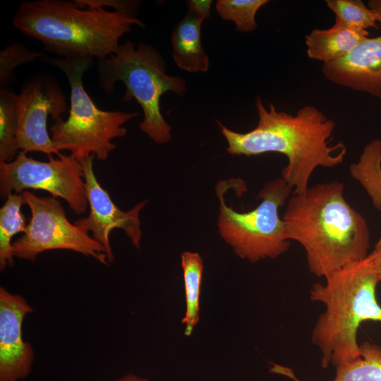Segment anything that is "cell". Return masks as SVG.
Returning <instances> with one entry per match:
<instances>
[{
  "instance_id": "6da1fadb",
  "label": "cell",
  "mask_w": 381,
  "mask_h": 381,
  "mask_svg": "<svg viewBox=\"0 0 381 381\" xmlns=\"http://www.w3.org/2000/svg\"><path fill=\"white\" fill-rule=\"evenodd\" d=\"M257 126L246 133L234 131L219 121L217 124L227 142V152L233 155L256 156L280 153L287 158L281 178L292 188L293 194L304 191L314 171L333 168L344 162L346 147L342 142L331 144L335 122L313 105H306L296 114L268 108L260 97L255 99Z\"/></svg>"
},
{
  "instance_id": "7a4b0ae2",
  "label": "cell",
  "mask_w": 381,
  "mask_h": 381,
  "mask_svg": "<svg viewBox=\"0 0 381 381\" xmlns=\"http://www.w3.org/2000/svg\"><path fill=\"white\" fill-rule=\"evenodd\" d=\"M286 205L284 237L303 247L308 270L315 276L325 279L368 256V224L347 202L342 182L308 186L292 193Z\"/></svg>"
},
{
  "instance_id": "3957f363",
  "label": "cell",
  "mask_w": 381,
  "mask_h": 381,
  "mask_svg": "<svg viewBox=\"0 0 381 381\" xmlns=\"http://www.w3.org/2000/svg\"><path fill=\"white\" fill-rule=\"evenodd\" d=\"M13 24L25 35L40 41L47 52L92 61L114 54L120 39L133 25L145 27L137 17L99 7L82 8L66 0L24 1L14 14Z\"/></svg>"
},
{
  "instance_id": "277c9868",
  "label": "cell",
  "mask_w": 381,
  "mask_h": 381,
  "mask_svg": "<svg viewBox=\"0 0 381 381\" xmlns=\"http://www.w3.org/2000/svg\"><path fill=\"white\" fill-rule=\"evenodd\" d=\"M325 279L310 289V300L325 306L312 331L311 341L320 352L322 367L332 364L336 368L361 355L357 334L363 322L381 323V306L375 296L380 281L368 257Z\"/></svg>"
},
{
  "instance_id": "5b68a950",
  "label": "cell",
  "mask_w": 381,
  "mask_h": 381,
  "mask_svg": "<svg viewBox=\"0 0 381 381\" xmlns=\"http://www.w3.org/2000/svg\"><path fill=\"white\" fill-rule=\"evenodd\" d=\"M98 82L106 94H111L115 83L121 81L126 87L122 101L135 99L143 111L140 130L157 144L169 141L171 127L161 113L160 99L167 92L183 96L186 92L185 80L166 73V64L152 46L137 45L131 41L120 44L116 52L97 63Z\"/></svg>"
},
{
  "instance_id": "8992f818",
  "label": "cell",
  "mask_w": 381,
  "mask_h": 381,
  "mask_svg": "<svg viewBox=\"0 0 381 381\" xmlns=\"http://www.w3.org/2000/svg\"><path fill=\"white\" fill-rule=\"evenodd\" d=\"M42 60L60 68L71 88V108L67 119L54 120L51 126L52 139L56 149L68 150L78 160L94 156L106 160L116 145L114 138L126 133L123 125L137 113L105 111L97 107L85 91L83 76L92 61L79 58L51 57Z\"/></svg>"
},
{
  "instance_id": "52a82bcc",
  "label": "cell",
  "mask_w": 381,
  "mask_h": 381,
  "mask_svg": "<svg viewBox=\"0 0 381 381\" xmlns=\"http://www.w3.org/2000/svg\"><path fill=\"white\" fill-rule=\"evenodd\" d=\"M222 190L219 187L217 190L220 203L218 231L238 257L255 262L277 258L289 250L291 241L284 237V223L279 210L286 204L293 190L282 178L266 183L258 195L260 204L246 212L228 207Z\"/></svg>"
},
{
  "instance_id": "ba28073f",
  "label": "cell",
  "mask_w": 381,
  "mask_h": 381,
  "mask_svg": "<svg viewBox=\"0 0 381 381\" xmlns=\"http://www.w3.org/2000/svg\"><path fill=\"white\" fill-rule=\"evenodd\" d=\"M22 194L31 217L23 235L12 243L14 257L33 261L46 250L66 249L109 265L104 246L88 232L68 221L56 198H40L28 190Z\"/></svg>"
},
{
  "instance_id": "9c48e42d",
  "label": "cell",
  "mask_w": 381,
  "mask_h": 381,
  "mask_svg": "<svg viewBox=\"0 0 381 381\" xmlns=\"http://www.w3.org/2000/svg\"><path fill=\"white\" fill-rule=\"evenodd\" d=\"M57 156L41 162L19 151L13 161L0 162L1 197L28 189L45 190L65 200L75 214L85 212L88 201L80 163L71 155L60 152Z\"/></svg>"
},
{
  "instance_id": "30bf717a",
  "label": "cell",
  "mask_w": 381,
  "mask_h": 381,
  "mask_svg": "<svg viewBox=\"0 0 381 381\" xmlns=\"http://www.w3.org/2000/svg\"><path fill=\"white\" fill-rule=\"evenodd\" d=\"M15 106L18 149L25 153L59 155L47 126L49 116L54 121L67 110L66 98L59 84L43 75L35 76L15 95Z\"/></svg>"
},
{
  "instance_id": "8fae6325",
  "label": "cell",
  "mask_w": 381,
  "mask_h": 381,
  "mask_svg": "<svg viewBox=\"0 0 381 381\" xmlns=\"http://www.w3.org/2000/svg\"><path fill=\"white\" fill-rule=\"evenodd\" d=\"M94 157L90 155L78 160L83 172L90 213L87 217L78 219L74 224L85 231L92 234V237L105 248L108 261L111 263L114 260L109 241L112 230H123L132 244L136 248H140L142 236L140 212L147 200L138 203L127 212L119 209L95 176Z\"/></svg>"
},
{
  "instance_id": "7c38bea8",
  "label": "cell",
  "mask_w": 381,
  "mask_h": 381,
  "mask_svg": "<svg viewBox=\"0 0 381 381\" xmlns=\"http://www.w3.org/2000/svg\"><path fill=\"white\" fill-rule=\"evenodd\" d=\"M32 311L27 301L0 288V381L25 379L32 370L34 351L23 338L22 325Z\"/></svg>"
},
{
  "instance_id": "4fadbf2b",
  "label": "cell",
  "mask_w": 381,
  "mask_h": 381,
  "mask_svg": "<svg viewBox=\"0 0 381 381\" xmlns=\"http://www.w3.org/2000/svg\"><path fill=\"white\" fill-rule=\"evenodd\" d=\"M329 81L381 100V36L367 37L342 58L322 67Z\"/></svg>"
},
{
  "instance_id": "5bb4252c",
  "label": "cell",
  "mask_w": 381,
  "mask_h": 381,
  "mask_svg": "<svg viewBox=\"0 0 381 381\" xmlns=\"http://www.w3.org/2000/svg\"><path fill=\"white\" fill-rule=\"evenodd\" d=\"M204 20L188 12L175 26L171 35L174 60L179 68L188 72H207L210 61L201 41Z\"/></svg>"
},
{
  "instance_id": "9a60e30c",
  "label": "cell",
  "mask_w": 381,
  "mask_h": 381,
  "mask_svg": "<svg viewBox=\"0 0 381 381\" xmlns=\"http://www.w3.org/2000/svg\"><path fill=\"white\" fill-rule=\"evenodd\" d=\"M368 30L357 31L334 25L328 29H314L305 37L309 59L323 64L339 59L368 37Z\"/></svg>"
},
{
  "instance_id": "2e32d148",
  "label": "cell",
  "mask_w": 381,
  "mask_h": 381,
  "mask_svg": "<svg viewBox=\"0 0 381 381\" xmlns=\"http://www.w3.org/2000/svg\"><path fill=\"white\" fill-rule=\"evenodd\" d=\"M361 355L356 359L336 367V375L332 381H381V346L364 341L360 344ZM270 373L298 379L293 370L287 367L271 363Z\"/></svg>"
},
{
  "instance_id": "e0dca14e",
  "label": "cell",
  "mask_w": 381,
  "mask_h": 381,
  "mask_svg": "<svg viewBox=\"0 0 381 381\" xmlns=\"http://www.w3.org/2000/svg\"><path fill=\"white\" fill-rule=\"evenodd\" d=\"M351 176L369 196L373 207L381 212V140L368 143L358 159L349 166Z\"/></svg>"
},
{
  "instance_id": "ac0fdd59",
  "label": "cell",
  "mask_w": 381,
  "mask_h": 381,
  "mask_svg": "<svg viewBox=\"0 0 381 381\" xmlns=\"http://www.w3.org/2000/svg\"><path fill=\"white\" fill-rule=\"evenodd\" d=\"M181 259L186 298V312L182 323L185 325V335L190 336L200 318L203 262L198 253L190 251L183 252Z\"/></svg>"
},
{
  "instance_id": "d6986e66",
  "label": "cell",
  "mask_w": 381,
  "mask_h": 381,
  "mask_svg": "<svg viewBox=\"0 0 381 381\" xmlns=\"http://www.w3.org/2000/svg\"><path fill=\"white\" fill-rule=\"evenodd\" d=\"M24 205L23 194L11 193L0 210V268L13 264L11 239L18 233L25 232L27 225L22 213Z\"/></svg>"
},
{
  "instance_id": "ffe728a7",
  "label": "cell",
  "mask_w": 381,
  "mask_h": 381,
  "mask_svg": "<svg viewBox=\"0 0 381 381\" xmlns=\"http://www.w3.org/2000/svg\"><path fill=\"white\" fill-rule=\"evenodd\" d=\"M15 95L4 85L0 88V162H11L19 152Z\"/></svg>"
},
{
  "instance_id": "44dd1931",
  "label": "cell",
  "mask_w": 381,
  "mask_h": 381,
  "mask_svg": "<svg viewBox=\"0 0 381 381\" xmlns=\"http://www.w3.org/2000/svg\"><path fill=\"white\" fill-rule=\"evenodd\" d=\"M325 2L335 14L336 25L357 31L377 28L375 13L361 0H327Z\"/></svg>"
},
{
  "instance_id": "7402d4cb",
  "label": "cell",
  "mask_w": 381,
  "mask_h": 381,
  "mask_svg": "<svg viewBox=\"0 0 381 381\" xmlns=\"http://www.w3.org/2000/svg\"><path fill=\"white\" fill-rule=\"evenodd\" d=\"M267 3L268 0H219L216 9L223 20L233 21L236 30L249 32L257 28L256 13Z\"/></svg>"
},
{
  "instance_id": "603a6c76",
  "label": "cell",
  "mask_w": 381,
  "mask_h": 381,
  "mask_svg": "<svg viewBox=\"0 0 381 381\" xmlns=\"http://www.w3.org/2000/svg\"><path fill=\"white\" fill-rule=\"evenodd\" d=\"M44 54L30 49L20 42H13L0 52V82L8 80L13 71L18 66L33 61Z\"/></svg>"
},
{
  "instance_id": "cb8c5ba5",
  "label": "cell",
  "mask_w": 381,
  "mask_h": 381,
  "mask_svg": "<svg viewBox=\"0 0 381 381\" xmlns=\"http://www.w3.org/2000/svg\"><path fill=\"white\" fill-rule=\"evenodd\" d=\"M75 3L80 7H110L115 9V11L126 13L135 17V10L138 3L132 1H117V0H75Z\"/></svg>"
},
{
  "instance_id": "d4e9b609",
  "label": "cell",
  "mask_w": 381,
  "mask_h": 381,
  "mask_svg": "<svg viewBox=\"0 0 381 381\" xmlns=\"http://www.w3.org/2000/svg\"><path fill=\"white\" fill-rule=\"evenodd\" d=\"M211 0L198 1L190 0L187 1L189 13L205 20L210 16Z\"/></svg>"
},
{
  "instance_id": "484cf974",
  "label": "cell",
  "mask_w": 381,
  "mask_h": 381,
  "mask_svg": "<svg viewBox=\"0 0 381 381\" xmlns=\"http://www.w3.org/2000/svg\"><path fill=\"white\" fill-rule=\"evenodd\" d=\"M367 257L373 266L380 282H381V235L375 243L373 250L368 253Z\"/></svg>"
},
{
  "instance_id": "4316f807",
  "label": "cell",
  "mask_w": 381,
  "mask_h": 381,
  "mask_svg": "<svg viewBox=\"0 0 381 381\" xmlns=\"http://www.w3.org/2000/svg\"><path fill=\"white\" fill-rule=\"evenodd\" d=\"M368 6L375 13L377 21L381 24V0H370Z\"/></svg>"
},
{
  "instance_id": "83f0119b",
  "label": "cell",
  "mask_w": 381,
  "mask_h": 381,
  "mask_svg": "<svg viewBox=\"0 0 381 381\" xmlns=\"http://www.w3.org/2000/svg\"><path fill=\"white\" fill-rule=\"evenodd\" d=\"M115 381H150L147 378L140 377L133 374L126 375Z\"/></svg>"
}]
</instances>
